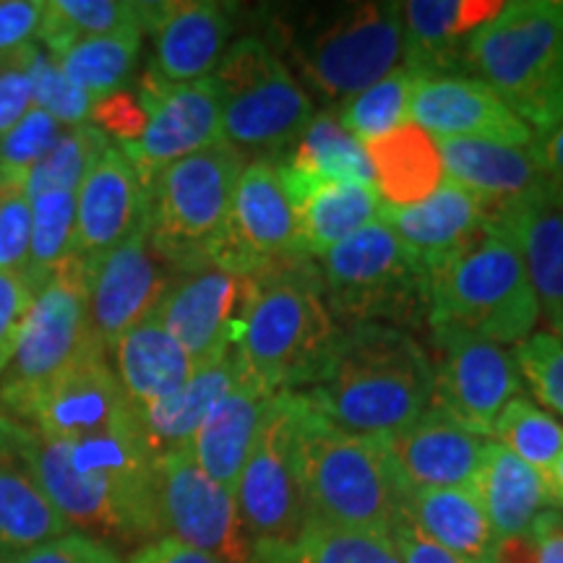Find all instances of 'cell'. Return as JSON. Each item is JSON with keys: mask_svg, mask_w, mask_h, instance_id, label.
Masks as SVG:
<instances>
[{"mask_svg": "<svg viewBox=\"0 0 563 563\" xmlns=\"http://www.w3.org/2000/svg\"><path fill=\"white\" fill-rule=\"evenodd\" d=\"M300 394L342 431L389 435L433 407L431 357L412 332L389 323L340 327L321 373Z\"/></svg>", "mask_w": 563, "mask_h": 563, "instance_id": "cell-1", "label": "cell"}, {"mask_svg": "<svg viewBox=\"0 0 563 563\" xmlns=\"http://www.w3.org/2000/svg\"><path fill=\"white\" fill-rule=\"evenodd\" d=\"M214 79L222 91V141L241 154L272 159L292 144L313 118V100L290 66L258 37L228 47Z\"/></svg>", "mask_w": 563, "mask_h": 563, "instance_id": "cell-9", "label": "cell"}, {"mask_svg": "<svg viewBox=\"0 0 563 563\" xmlns=\"http://www.w3.org/2000/svg\"><path fill=\"white\" fill-rule=\"evenodd\" d=\"M298 256H302L298 230L282 188L277 162H245L232 194L228 228L211 251L209 266L241 277H256L269 266Z\"/></svg>", "mask_w": 563, "mask_h": 563, "instance_id": "cell-15", "label": "cell"}, {"mask_svg": "<svg viewBox=\"0 0 563 563\" xmlns=\"http://www.w3.org/2000/svg\"><path fill=\"white\" fill-rule=\"evenodd\" d=\"M446 180L473 191L483 209H501L525 201L551 183L532 146H506L493 141L435 139Z\"/></svg>", "mask_w": 563, "mask_h": 563, "instance_id": "cell-27", "label": "cell"}, {"mask_svg": "<svg viewBox=\"0 0 563 563\" xmlns=\"http://www.w3.org/2000/svg\"><path fill=\"white\" fill-rule=\"evenodd\" d=\"M282 37L308 91L340 108L405 66L402 3L391 0L311 11L282 26Z\"/></svg>", "mask_w": 563, "mask_h": 563, "instance_id": "cell-4", "label": "cell"}, {"mask_svg": "<svg viewBox=\"0 0 563 563\" xmlns=\"http://www.w3.org/2000/svg\"><path fill=\"white\" fill-rule=\"evenodd\" d=\"M373 188L384 207H410L439 191L446 180L439 144L418 123H405L365 144Z\"/></svg>", "mask_w": 563, "mask_h": 563, "instance_id": "cell-34", "label": "cell"}, {"mask_svg": "<svg viewBox=\"0 0 563 563\" xmlns=\"http://www.w3.org/2000/svg\"><path fill=\"white\" fill-rule=\"evenodd\" d=\"M129 410L108 352L91 350L26 405L16 426L45 439L79 441L104 433Z\"/></svg>", "mask_w": 563, "mask_h": 563, "instance_id": "cell-18", "label": "cell"}, {"mask_svg": "<svg viewBox=\"0 0 563 563\" xmlns=\"http://www.w3.org/2000/svg\"><path fill=\"white\" fill-rule=\"evenodd\" d=\"M3 420H5V418H3V415H0V422H3Z\"/></svg>", "mask_w": 563, "mask_h": 563, "instance_id": "cell-58", "label": "cell"}, {"mask_svg": "<svg viewBox=\"0 0 563 563\" xmlns=\"http://www.w3.org/2000/svg\"><path fill=\"white\" fill-rule=\"evenodd\" d=\"M37 42L0 55V139L32 108V60Z\"/></svg>", "mask_w": 563, "mask_h": 563, "instance_id": "cell-47", "label": "cell"}, {"mask_svg": "<svg viewBox=\"0 0 563 563\" xmlns=\"http://www.w3.org/2000/svg\"><path fill=\"white\" fill-rule=\"evenodd\" d=\"M66 131V125L55 121L51 112L32 104L30 112L0 139V178L24 186L30 173Z\"/></svg>", "mask_w": 563, "mask_h": 563, "instance_id": "cell-43", "label": "cell"}, {"mask_svg": "<svg viewBox=\"0 0 563 563\" xmlns=\"http://www.w3.org/2000/svg\"><path fill=\"white\" fill-rule=\"evenodd\" d=\"M420 81L422 76L415 74L412 68H394L382 81H376L373 87L342 104L340 123L363 146L386 136L399 125L410 123V102Z\"/></svg>", "mask_w": 563, "mask_h": 563, "instance_id": "cell-40", "label": "cell"}, {"mask_svg": "<svg viewBox=\"0 0 563 563\" xmlns=\"http://www.w3.org/2000/svg\"><path fill=\"white\" fill-rule=\"evenodd\" d=\"M272 397L274 394L264 389L245 371L243 363L241 378L232 384V389L220 402L211 407L199 431H196L188 449H191L196 464L222 488L235 493Z\"/></svg>", "mask_w": 563, "mask_h": 563, "instance_id": "cell-29", "label": "cell"}, {"mask_svg": "<svg viewBox=\"0 0 563 563\" xmlns=\"http://www.w3.org/2000/svg\"><path fill=\"white\" fill-rule=\"evenodd\" d=\"M131 30L144 32L141 3H125V0H51L42 11L37 45L58 58L81 40L108 37V34Z\"/></svg>", "mask_w": 563, "mask_h": 563, "instance_id": "cell-36", "label": "cell"}, {"mask_svg": "<svg viewBox=\"0 0 563 563\" xmlns=\"http://www.w3.org/2000/svg\"><path fill=\"white\" fill-rule=\"evenodd\" d=\"M32 238V201L24 186L0 178V272L24 277Z\"/></svg>", "mask_w": 563, "mask_h": 563, "instance_id": "cell-46", "label": "cell"}, {"mask_svg": "<svg viewBox=\"0 0 563 563\" xmlns=\"http://www.w3.org/2000/svg\"><path fill=\"white\" fill-rule=\"evenodd\" d=\"M144 32L152 34L150 70L159 81L191 84L214 76L230 42V13L220 3H141Z\"/></svg>", "mask_w": 563, "mask_h": 563, "instance_id": "cell-21", "label": "cell"}, {"mask_svg": "<svg viewBox=\"0 0 563 563\" xmlns=\"http://www.w3.org/2000/svg\"><path fill=\"white\" fill-rule=\"evenodd\" d=\"M251 295V277L207 266L178 274L162 295L154 316L199 368L224 355L241 340Z\"/></svg>", "mask_w": 563, "mask_h": 563, "instance_id": "cell-17", "label": "cell"}, {"mask_svg": "<svg viewBox=\"0 0 563 563\" xmlns=\"http://www.w3.org/2000/svg\"><path fill=\"white\" fill-rule=\"evenodd\" d=\"M389 540L402 563H467L460 555L449 553L446 548L433 543L428 534H422L405 514H399L397 522L391 525Z\"/></svg>", "mask_w": 563, "mask_h": 563, "instance_id": "cell-52", "label": "cell"}, {"mask_svg": "<svg viewBox=\"0 0 563 563\" xmlns=\"http://www.w3.org/2000/svg\"><path fill=\"white\" fill-rule=\"evenodd\" d=\"M136 95L146 110V129L121 150L150 191L165 167L220 144L222 91L214 76L170 87L146 70Z\"/></svg>", "mask_w": 563, "mask_h": 563, "instance_id": "cell-13", "label": "cell"}, {"mask_svg": "<svg viewBox=\"0 0 563 563\" xmlns=\"http://www.w3.org/2000/svg\"><path fill=\"white\" fill-rule=\"evenodd\" d=\"M241 373L243 357L235 344L224 355L199 365L191 382L175 391L173 397L133 410L141 439H144L154 460H162V456H170L191 446L203 418L232 389V384L241 378Z\"/></svg>", "mask_w": 563, "mask_h": 563, "instance_id": "cell-30", "label": "cell"}, {"mask_svg": "<svg viewBox=\"0 0 563 563\" xmlns=\"http://www.w3.org/2000/svg\"><path fill=\"white\" fill-rule=\"evenodd\" d=\"M485 224L509 235L522 253L538 295L540 313L551 327L563 323V188L548 183L543 191L509 207L485 211Z\"/></svg>", "mask_w": 563, "mask_h": 563, "instance_id": "cell-24", "label": "cell"}, {"mask_svg": "<svg viewBox=\"0 0 563 563\" xmlns=\"http://www.w3.org/2000/svg\"><path fill=\"white\" fill-rule=\"evenodd\" d=\"M277 165L295 167V170L321 175L332 180H355L371 183L373 167L368 152L352 133L340 123V115L332 110L313 112L306 129L287 152L285 162Z\"/></svg>", "mask_w": 563, "mask_h": 563, "instance_id": "cell-35", "label": "cell"}, {"mask_svg": "<svg viewBox=\"0 0 563 563\" xmlns=\"http://www.w3.org/2000/svg\"><path fill=\"white\" fill-rule=\"evenodd\" d=\"M74 532L60 517L24 446V428L0 422V559L11 563Z\"/></svg>", "mask_w": 563, "mask_h": 563, "instance_id": "cell-25", "label": "cell"}, {"mask_svg": "<svg viewBox=\"0 0 563 563\" xmlns=\"http://www.w3.org/2000/svg\"><path fill=\"white\" fill-rule=\"evenodd\" d=\"M91 350L100 347L89 334L87 266L70 258L34 295L9 363L0 371V415L16 422L42 389Z\"/></svg>", "mask_w": 563, "mask_h": 563, "instance_id": "cell-10", "label": "cell"}, {"mask_svg": "<svg viewBox=\"0 0 563 563\" xmlns=\"http://www.w3.org/2000/svg\"><path fill=\"white\" fill-rule=\"evenodd\" d=\"M553 334H555V336H561V340H563V323H561V327H555V329H553Z\"/></svg>", "mask_w": 563, "mask_h": 563, "instance_id": "cell-57", "label": "cell"}, {"mask_svg": "<svg viewBox=\"0 0 563 563\" xmlns=\"http://www.w3.org/2000/svg\"><path fill=\"white\" fill-rule=\"evenodd\" d=\"M150 220V191L118 144L76 191L74 258L91 269Z\"/></svg>", "mask_w": 563, "mask_h": 563, "instance_id": "cell-20", "label": "cell"}, {"mask_svg": "<svg viewBox=\"0 0 563 563\" xmlns=\"http://www.w3.org/2000/svg\"><path fill=\"white\" fill-rule=\"evenodd\" d=\"M141 37L144 32L139 30L89 37L53 58L58 60L63 74L97 102L112 91L123 89V84L131 79L141 53Z\"/></svg>", "mask_w": 563, "mask_h": 563, "instance_id": "cell-37", "label": "cell"}, {"mask_svg": "<svg viewBox=\"0 0 563 563\" xmlns=\"http://www.w3.org/2000/svg\"><path fill=\"white\" fill-rule=\"evenodd\" d=\"M89 123L100 129L110 141L115 139L118 146L133 144L146 129V110L136 91L118 89L91 104Z\"/></svg>", "mask_w": 563, "mask_h": 563, "instance_id": "cell-48", "label": "cell"}, {"mask_svg": "<svg viewBox=\"0 0 563 563\" xmlns=\"http://www.w3.org/2000/svg\"><path fill=\"white\" fill-rule=\"evenodd\" d=\"M467 68L481 74L534 133L563 115V0H511L473 34Z\"/></svg>", "mask_w": 563, "mask_h": 563, "instance_id": "cell-6", "label": "cell"}, {"mask_svg": "<svg viewBox=\"0 0 563 563\" xmlns=\"http://www.w3.org/2000/svg\"><path fill=\"white\" fill-rule=\"evenodd\" d=\"M277 167L302 256L319 258L378 220L382 199L371 183L332 180L287 165Z\"/></svg>", "mask_w": 563, "mask_h": 563, "instance_id": "cell-23", "label": "cell"}, {"mask_svg": "<svg viewBox=\"0 0 563 563\" xmlns=\"http://www.w3.org/2000/svg\"><path fill=\"white\" fill-rule=\"evenodd\" d=\"M473 493L498 540L525 538L534 519L553 509L545 477L496 441L485 446Z\"/></svg>", "mask_w": 563, "mask_h": 563, "instance_id": "cell-32", "label": "cell"}, {"mask_svg": "<svg viewBox=\"0 0 563 563\" xmlns=\"http://www.w3.org/2000/svg\"><path fill=\"white\" fill-rule=\"evenodd\" d=\"M525 258L509 235L485 228L431 272L428 327L460 329L493 344L525 342L540 321Z\"/></svg>", "mask_w": 563, "mask_h": 563, "instance_id": "cell-5", "label": "cell"}, {"mask_svg": "<svg viewBox=\"0 0 563 563\" xmlns=\"http://www.w3.org/2000/svg\"><path fill=\"white\" fill-rule=\"evenodd\" d=\"M504 5V0H407L402 3L405 66L422 79L470 70V40Z\"/></svg>", "mask_w": 563, "mask_h": 563, "instance_id": "cell-26", "label": "cell"}, {"mask_svg": "<svg viewBox=\"0 0 563 563\" xmlns=\"http://www.w3.org/2000/svg\"><path fill=\"white\" fill-rule=\"evenodd\" d=\"M110 146L112 141L91 123L68 129L26 178V199L32 201L47 191L76 194Z\"/></svg>", "mask_w": 563, "mask_h": 563, "instance_id": "cell-42", "label": "cell"}, {"mask_svg": "<svg viewBox=\"0 0 563 563\" xmlns=\"http://www.w3.org/2000/svg\"><path fill=\"white\" fill-rule=\"evenodd\" d=\"M251 279V306L238 340L245 371L272 394L306 391L340 334L323 302L316 258H290Z\"/></svg>", "mask_w": 563, "mask_h": 563, "instance_id": "cell-2", "label": "cell"}, {"mask_svg": "<svg viewBox=\"0 0 563 563\" xmlns=\"http://www.w3.org/2000/svg\"><path fill=\"white\" fill-rule=\"evenodd\" d=\"M157 509L162 538H175L222 563H253L235 493L196 464L191 449L157 460Z\"/></svg>", "mask_w": 563, "mask_h": 563, "instance_id": "cell-14", "label": "cell"}, {"mask_svg": "<svg viewBox=\"0 0 563 563\" xmlns=\"http://www.w3.org/2000/svg\"><path fill=\"white\" fill-rule=\"evenodd\" d=\"M534 563H563V511L545 509L530 527Z\"/></svg>", "mask_w": 563, "mask_h": 563, "instance_id": "cell-53", "label": "cell"}, {"mask_svg": "<svg viewBox=\"0 0 563 563\" xmlns=\"http://www.w3.org/2000/svg\"><path fill=\"white\" fill-rule=\"evenodd\" d=\"M298 470L313 522L389 538L405 485L382 435L342 431L300 394Z\"/></svg>", "mask_w": 563, "mask_h": 563, "instance_id": "cell-3", "label": "cell"}, {"mask_svg": "<svg viewBox=\"0 0 563 563\" xmlns=\"http://www.w3.org/2000/svg\"><path fill=\"white\" fill-rule=\"evenodd\" d=\"M534 152H538L551 180L563 188V115L545 131L534 133Z\"/></svg>", "mask_w": 563, "mask_h": 563, "instance_id": "cell-55", "label": "cell"}, {"mask_svg": "<svg viewBox=\"0 0 563 563\" xmlns=\"http://www.w3.org/2000/svg\"><path fill=\"white\" fill-rule=\"evenodd\" d=\"M316 266L336 327L389 323L410 332L428 323L431 274L382 220L334 245Z\"/></svg>", "mask_w": 563, "mask_h": 563, "instance_id": "cell-7", "label": "cell"}, {"mask_svg": "<svg viewBox=\"0 0 563 563\" xmlns=\"http://www.w3.org/2000/svg\"><path fill=\"white\" fill-rule=\"evenodd\" d=\"M0 563H5V561H3V559H0Z\"/></svg>", "mask_w": 563, "mask_h": 563, "instance_id": "cell-59", "label": "cell"}, {"mask_svg": "<svg viewBox=\"0 0 563 563\" xmlns=\"http://www.w3.org/2000/svg\"><path fill=\"white\" fill-rule=\"evenodd\" d=\"M402 514L422 534L467 563H498V538L473 490L405 488Z\"/></svg>", "mask_w": 563, "mask_h": 563, "instance_id": "cell-33", "label": "cell"}, {"mask_svg": "<svg viewBox=\"0 0 563 563\" xmlns=\"http://www.w3.org/2000/svg\"><path fill=\"white\" fill-rule=\"evenodd\" d=\"M34 300L32 287L21 274L0 272V371L9 363L26 313Z\"/></svg>", "mask_w": 563, "mask_h": 563, "instance_id": "cell-50", "label": "cell"}, {"mask_svg": "<svg viewBox=\"0 0 563 563\" xmlns=\"http://www.w3.org/2000/svg\"><path fill=\"white\" fill-rule=\"evenodd\" d=\"M112 371L133 410L173 397L196 373V363L178 340L150 316L112 344Z\"/></svg>", "mask_w": 563, "mask_h": 563, "instance_id": "cell-31", "label": "cell"}, {"mask_svg": "<svg viewBox=\"0 0 563 563\" xmlns=\"http://www.w3.org/2000/svg\"><path fill=\"white\" fill-rule=\"evenodd\" d=\"M378 220L431 274L485 228V209L473 191L443 180L439 191L410 207L382 203Z\"/></svg>", "mask_w": 563, "mask_h": 563, "instance_id": "cell-28", "label": "cell"}, {"mask_svg": "<svg viewBox=\"0 0 563 563\" xmlns=\"http://www.w3.org/2000/svg\"><path fill=\"white\" fill-rule=\"evenodd\" d=\"M431 334L433 407L464 431L485 439L504 407L522 397L525 384L514 355L501 344L460 329L431 327Z\"/></svg>", "mask_w": 563, "mask_h": 563, "instance_id": "cell-12", "label": "cell"}, {"mask_svg": "<svg viewBox=\"0 0 563 563\" xmlns=\"http://www.w3.org/2000/svg\"><path fill=\"white\" fill-rule=\"evenodd\" d=\"M243 154L230 144L209 146L165 167L150 186V238L173 272L207 269L232 207Z\"/></svg>", "mask_w": 563, "mask_h": 563, "instance_id": "cell-8", "label": "cell"}, {"mask_svg": "<svg viewBox=\"0 0 563 563\" xmlns=\"http://www.w3.org/2000/svg\"><path fill=\"white\" fill-rule=\"evenodd\" d=\"M298 391L274 394L238 481L235 501L253 551L295 545L311 525L298 470Z\"/></svg>", "mask_w": 563, "mask_h": 563, "instance_id": "cell-11", "label": "cell"}, {"mask_svg": "<svg viewBox=\"0 0 563 563\" xmlns=\"http://www.w3.org/2000/svg\"><path fill=\"white\" fill-rule=\"evenodd\" d=\"M42 11L45 3L37 0H0V55L37 40Z\"/></svg>", "mask_w": 563, "mask_h": 563, "instance_id": "cell-51", "label": "cell"}, {"mask_svg": "<svg viewBox=\"0 0 563 563\" xmlns=\"http://www.w3.org/2000/svg\"><path fill=\"white\" fill-rule=\"evenodd\" d=\"M76 194L47 191L32 199V238L24 279L37 295L74 258Z\"/></svg>", "mask_w": 563, "mask_h": 563, "instance_id": "cell-39", "label": "cell"}, {"mask_svg": "<svg viewBox=\"0 0 563 563\" xmlns=\"http://www.w3.org/2000/svg\"><path fill=\"white\" fill-rule=\"evenodd\" d=\"M490 435L543 477L563 454V422L527 397H514L504 407Z\"/></svg>", "mask_w": 563, "mask_h": 563, "instance_id": "cell-41", "label": "cell"}, {"mask_svg": "<svg viewBox=\"0 0 563 563\" xmlns=\"http://www.w3.org/2000/svg\"><path fill=\"white\" fill-rule=\"evenodd\" d=\"M410 121L433 139L493 141L532 146L534 131L477 76L422 79L410 102Z\"/></svg>", "mask_w": 563, "mask_h": 563, "instance_id": "cell-19", "label": "cell"}, {"mask_svg": "<svg viewBox=\"0 0 563 563\" xmlns=\"http://www.w3.org/2000/svg\"><path fill=\"white\" fill-rule=\"evenodd\" d=\"M11 563H123L115 548L87 538L81 532H68L34 551L19 555Z\"/></svg>", "mask_w": 563, "mask_h": 563, "instance_id": "cell-49", "label": "cell"}, {"mask_svg": "<svg viewBox=\"0 0 563 563\" xmlns=\"http://www.w3.org/2000/svg\"><path fill=\"white\" fill-rule=\"evenodd\" d=\"M129 563H222L214 555L196 551L175 538H159L133 551Z\"/></svg>", "mask_w": 563, "mask_h": 563, "instance_id": "cell-54", "label": "cell"}, {"mask_svg": "<svg viewBox=\"0 0 563 563\" xmlns=\"http://www.w3.org/2000/svg\"><path fill=\"white\" fill-rule=\"evenodd\" d=\"M405 488L475 490L488 439L431 407L402 431L382 435Z\"/></svg>", "mask_w": 563, "mask_h": 563, "instance_id": "cell-22", "label": "cell"}, {"mask_svg": "<svg viewBox=\"0 0 563 563\" xmlns=\"http://www.w3.org/2000/svg\"><path fill=\"white\" fill-rule=\"evenodd\" d=\"M545 483H548V490H551L553 509L563 511V454L559 456V462H555L545 473Z\"/></svg>", "mask_w": 563, "mask_h": 563, "instance_id": "cell-56", "label": "cell"}, {"mask_svg": "<svg viewBox=\"0 0 563 563\" xmlns=\"http://www.w3.org/2000/svg\"><path fill=\"white\" fill-rule=\"evenodd\" d=\"M173 269L162 262L150 238V220L129 241L87 269L89 334L104 352L157 311L173 285Z\"/></svg>", "mask_w": 563, "mask_h": 563, "instance_id": "cell-16", "label": "cell"}, {"mask_svg": "<svg viewBox=\"0 0 563 563\" xmlns=\"http://www.w3.org/2000/svg\"><path fill=\"white\" fill-rule=\"evenodd\" d=\"M32 104L42 108L66 129L89 123L95 100L63 74L58 60L37 45L32 60Z\"/></svg>", "mask_w": 563, "mask_h": 563, "instance_id": "cell-44", "label": "cell"}, {"mask_svg": "<svg viewBox=\"0 0 563 563\" xmlns=\"http://www.w3.org/2000/svg\"><path fill=\"white\" fill-rule=\"evenodd\" d=\"M522 384H527L538 402L563 415V340L553 332H534L514 347Z\"/></svg>", "mask_w": 563, "mask_h": 563, "instance_id": "cell-45", "label": "cell"}, {"mask_svg": "<svg viewBox=\"0 0 563 563\" xmlns=\"http://www.w3.org/2000/svg\"><path fill=\"white\" fill-rule=\"evenodd\" d=\"M253 563H402L386 534L308 525L302 538L287 548L253 551Z\"/></svg>", "mask_w": 563, "mask_h": 563, "instance_id": "cell-38", "label": "cell"}]
</instances>
